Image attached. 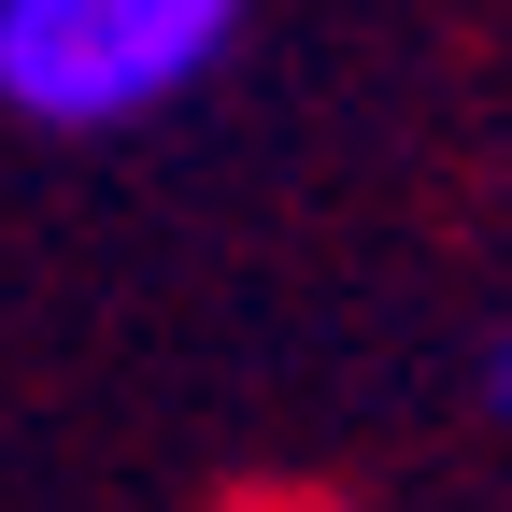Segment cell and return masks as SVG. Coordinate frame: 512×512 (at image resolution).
<instances>
[{"label":"cell","instance_id":"obj_1","mask_svg":"<svg viewBox=\"0 0 512 512\" xmlns=\"http://www.w3.org/2000/svg\"><path fill=\"white\" fill-rule=\"evenodd\" d=\"M242 43V0H0L15 128H143Z\"/></svg>","mask_w":512,"mask_h":512},{"label":"cell","instance_id":"obj_2","mask_svg":"<svg viewBox=\"0 0 512 512\" xmlns=\"http://www.w3.org/2000/svg\"><path fill=\"white\" fill-rule=\"evenodd\" d=\"M484 384H498V413H512V342H498V370H484Z\"/></svg>","mask_w":512,"mask_h":512}]
</instances>
